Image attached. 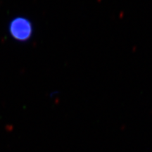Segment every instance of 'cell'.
Instances as JSON below:
<instances>
[{"label":"cell","mask_w":152,"mask_h":152,"mask_svg":"<svg viewBox=\"0 0 152 152\" xmlns=\"http://www.w3.org/2000/svg\"><path fill=\"white\" fill-rule=\"evenodd\" d=\"M9 32L14 39L18 41H26L31 37L33 27L31 22L26 17H16L9 25Z\"/></svg>","instance_id":"6da1fadb"}]
</instances>
